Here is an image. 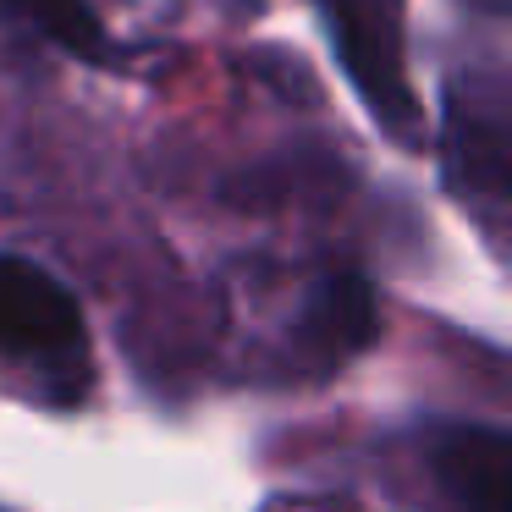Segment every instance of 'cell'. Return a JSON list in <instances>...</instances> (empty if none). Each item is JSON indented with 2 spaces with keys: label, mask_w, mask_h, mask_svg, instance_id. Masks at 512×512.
Masks as SVG:
<instances>
[{
  "label": "cell",
  "mask_w": 512,
  "mask_h": 512,
  "mask_svg": "<svg viewBox=\"0 0 512 512\" xmlns=\"http://www.w3.org/2000/svg\"><path fill=\"white\" fill-rule=\"evenodd\" d=\"M320 12L342 56V72L364 94L369 116L402 149H419L424 116L408 83V61H402V0H320Z\"/></svg>",
  "instance_id": "cell-1"
},
{
  "label": "cell",
  "mask_w": 512,
  "mask_h": 512,
  "mask_svg": "<svg viewBox=\"0 0 512 512\" xmlns=\"http://www.w3.org/2000/svg\"><path fill=\"white\" fill-rule=\"evenodd\" d=\"M0 353L34 358V364H83L89 325L61 276L39 259L0 254Z\"/></svg>",
  "instance_id": "cell-2"
},
{
  "label": "cell",
  "mask_w": 512,
  "mask_h": 512,
  "mask_svg": "<svg viewBox=\"0 0 512 512\" xmlns=\"http://www.w3.org/2000/svg\"><path fill=\"white\" fill-rule=\"evenodd\" d=\"M380 336V303L358 270H325L309 287L298 309V331H292V358L303 375L325 380L347 369L369 342Z\"/></svg>",
  "instance_id": "cell-3"
},
{
  "label": "cell",
  "mask_w": 512,
  "mask_h": 512,
  "mask_svg": "<svg viewBox=\"0 0 512 512\" xmlns=\"http://www.w3.org/2000/svg\"><path fill=\"white\" fill-rule=\"evenodd\" d=\"M430 452L457 512H507V435L496 424H446Z\"/></svg>",
  "instance_id": "cell-4"
},
{
  "label": "cell",
  "mask_w": 512,
  "mask_h": 512,
  "mask_svg": "<svg viewBox=\"0 0 512 512\" xmlns=\"http://www.w3.org/2000/svg\"><path fill=\"white\" fill-rule=\"evenodd\" d=\"M12 6L45 39H56L61 50H72V56H83V61H105V50H111L105 45V28L94 23V12H89V0H12Z\"/></svg>",
  "instance_id": "cell-5"
}]
</instances>
